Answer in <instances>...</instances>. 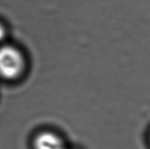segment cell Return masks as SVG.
<instances>
[{
  "label": "cell",
  "mask_w": 150,
  "mask_h": 149,
  "mask_svg": "<svg viewBox=\"0 0 150 149\" xmlns=\"http://www.w3.org/2000/svg\"><path fill=\"white\" fill-rule=\"evenodd\" d=\"M25 67V59L20 51L15 47H0V77L13 80L21 76Z\"/></svg>",
  "instance_id": "obj_1"
},
{
  "label": "cell",
  "mask_w": 150,
  "mask_h": 149,
  "mask_svg": "<svg viewBox=\"0 0 150 149\" xmlns=\"http://www.w3.org/2000/svg\"><path fill=\"white\" fill-rule=\"evenodd\" d=\"M33 146L35 149H66L60 137L50 131L37 135L34 139Z\"/></svg>",
  "instance_id": "obj_2"
},
{
  "label": "cell",
  "mask_w": 150,
  "mask_h": 149,
  "mask_svg": "<svg viewBox=\"0 0 150 149\" xmlns=\"http://www.w3.org/2000/svg\"><path fill=\"white\" fill-rule=\"evenodd\" d=\"M6 36V30L3 25L0 23V42H2Z\"/></svg>",
  "instance_id": "obj_3"
}]
</instances>
